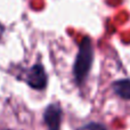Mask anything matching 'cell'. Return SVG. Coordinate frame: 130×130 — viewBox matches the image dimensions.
<instances>
[{
    "mask_svg": "<svg viewBox=\"0 0 130 130\" xmlns=\"http://www.w3.org/2000/svg\"><path fill=\"white\" fill-rule=\"evenodd\" d=\"M92 59H94V47L91 39L89 37H85L80 42L79 53L76 55L75 63L73 65L74 79L78 85H81L86 80L91 69Z\"/></svg>",
    "mask_w": 130,
    "mask_h": 130,
    "instance_id": "6da1fadb",
    "label": "cell"
},
{
    "mask_svg": "<svg viewBox=\"0 0 130 130\" xmlns=\"http://www.w3.org/2000/svg\"><path fill=\"white\" fill-rule=\"evenodd\" d=\"M26 82L32 89L42 90L47 85V74L41 64H36L29 69L26 74Z\"/></svg>",
    "mask_w": 130,
    "mask_h": 130,
    "instance_id": "7a4b0ae2",
    "label": "cell"
},
{
    "mask_svg": "<svg viewBox=\"0 0 130 130\" xmlns=\"http://www.w3.org/2000/svg\"><path fill=\"white\" fill-rule=\"evenodd\" d=\"M43 120L48 130H59L62 122V110L58 104H50L46 108Z\"/></svg>",
    "mask_w": 130,
    "mask_h": 130,
    "instance_id": "3957f363",
    "label": "cell"
},
{
    "mask_svg": "<svg viewBox=\"0 0 130 130\" xmlns=\"http://www.w3.org/2000/svg\"><path fill=\"white\" fill-rule=\"evenodd\" d=\"M113 90L114 92L123 99H130V80L123 79L113 83Z\"/></svg>",
    "mask_w": 130,
    "mask_h": 130,
    "instance_id": "277c9868",
    "label": "cell"
},
{
    "mask_svg": "<svg viewBox=\"0 0 130 130\" xmlns=\"http://www.w3.org/2000/svg\"><path fill=\"white\" fill-rule=\"evenodd\" d=\"M78 130H107L106 127L102 123L98 122H89V123L82 126L81 128H79Z\"/></svg>",
    "mask_w": 130,
    "mask_h": 130,
    "instance_id": "5b68a950",
    "label": "cell"
},
{
    "mask_svg": "<svg viewBox=\"0 0 130 130\" xmlns=\"http://www.w3.org/2000/svg\"><path fill=\"white\" fill-rule=\"evenodd\" d=\"M4 31H5V27H4V25L0 23V37L2 36V33H4Z\"/></svg>",
    "mask_w": 130,
    "mask_h": 130,
    "instance_id": "8992f818",
    "label": "cell"
}]
</instances>
